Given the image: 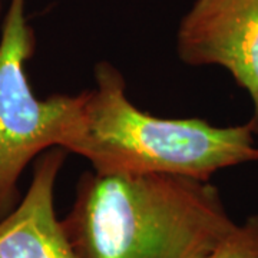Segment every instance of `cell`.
<instances>
[{"label":"cell","instance_id":"6da1fadb","mask_svg":"<svg viewBox=\"0 0 258 258\" xmlns=\"http://www.w3.org/2000/svg\"><path fill=\"white\" fill-rule=\"evenodd\" d=\"M60 222L78 258H204L237 224L210 181L95 171Z\"/></svg>","mask_w":258,"mask_h":258},{"label":"cell","instance_id":"7a4b0ae2","mask_svg":"<svg viewBox=\"0 0 258 258\" xmlns=\"http://www.w3.org/2000/svg\"><path fill=\"white\" fill-rule=\"evenodd\" d=\"M95 88L76 95L63 149L101 175L189 176L210 181L221 169L258 161L247 123L215 126L200 118H161L129 101L111 62L95 64Z\"/></svg>","mask_w":258,"mask_h":258},{"label":"cell","instance_id":"3957f363","mask_svg":"<svg viewBox=\"0 0 258 258\" xmlns=\"http://www.w3.org/2000/svg\"><path fill=\"white\" fill-rule=\"evenodd\" d=\"M35 49L26 0H10L0 36V220L22 200L26 166L50 148L63 149L76 108V95H35L26 72Z\"/></svg>","mask_w":258,"mask_h":258},{"label":"cell","instance_id":"277c9868","mask_svg":"<svg viewBox=\"0 0 258 258\" xmlns=\"http://www.w3.org/2000/svg\"><path fill=\"white\" fill-rule=\"evenodd\" d=\"M176 55L188 66H220L248 93L247 122L258 135V0H194L176 30Z\"/></svg>","mask_w":258,"mask_h":258},{"label":"cell","instance_id":"5b68a950","mask_svg":"<svg viewBox=\"0 0 258 258\" xmlns=\"http://www.w3.org/2000/svg\"><path fill=\"white\" fill-rule=\"evenodd\" d=\"M66 154L50 148L35 159L28 191L0 220V258H78L55 212V185Z\"/></svg>","mask_w":258,"mask_h":258},{"label":"cell","instance_id":"8992f818","mask_svg":"<svg viewBox=\"0 0 258 258\" xmlns=\"http://www.w3.org/2000/svg\"><path fill=\"white\" fill-rule=\"evenodd\" d=\"M204 258H258V214L235 224Z\"/></svg>","mask_w":258,"mask_h":258},{"label":"cell","instance_id":"52a82bcc","mask_svg":"<svg viewBox=\"0 0 258 258\" xmlns=\"http://www.w3.org/2000/svg\"><path fill=\"white\" fill-rule=\"evenodd\" d=\"M0 12H2V0H0Z\"/></svg>","mask_w":258,"mask_h":258}]
</instances>
